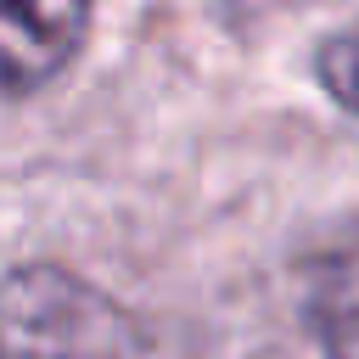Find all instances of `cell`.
Returning <instances> with one entry per match:
<instances>
[{
  "label": "cell",
  "instance_id": "cell-3",
  "mask_svg": "<svg viewBox=\"0 0 359 359\" xmlns=\"http://www.w3.org/2000/svg\"><path fill=\"white\" fill-rule=\"evenodd\" d=\"M309 331L325 359H359V219L342 224L309 269Z\"/></svg>",
  "mask_w": 359,
  "mask_h": 359
},
{
  "label": "cell",
  "instance_id": "cell-1",
  "mask_svg": "<svg viewBox=\"0 0 359 359\" xmlns=\"http://www.w3.org/2000/svg\"><path fill=\"white\" fill-rule=\"evenodd\" d=\"M0 359H157L151 331L62 264L0 280Z\"/></svg>",
  "mask_w": 359,
  "mask_h": 359
},
{
  "label": "cell",
  "instance_id": "cell-2",
  "mask_svg": "<svg viewBox=\"0 0 359 359\" xmlns=\"http://www.w3.org/2000/svg\"><path fill=\"white\" fill-rule=\"evenodd\" d=\"M90 0H0V101L45 90L84 45Z\"/></svg>",
  "mask_w": 359,
  "mask_h": 359
},
{
  "label": "cell",
  "instance_id": "cell-4",
  "mask_svg": "<svg viewBox=\"0 0 359 359\" xmlns=\"http://www.w3.org/2000/svg\"><path fill=\"white\" fill-rule=\"evenodd\" d=\"M320 84L359 118V28L320 45Z\"/></svg>",
  "mask_w": 359,
  "mask_h": 359
}]
</instances>
